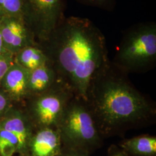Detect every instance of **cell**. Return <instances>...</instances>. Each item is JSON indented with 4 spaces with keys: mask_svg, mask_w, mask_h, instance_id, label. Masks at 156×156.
<instances>
[{
    "mask_svg": "<svg viewBox=\"0 0 156 156\" xmlns=\"http://www.w3.org/2000/svg\"><path fill=\"white\" fill-rule=\"evenodd\" d=\"M37 45L59 81L75 97L84 100L91 82L111 61L105 35L87 18L64 17L47 39Z\"/></svg>",
    "mask_w": 156,
    "mask_h": 156,
    "instance_id": "obj_1",
    "label": "cell"
},
{
    "mask_svg": "<svg viewBox=\"0 0 156 156\" xmlns=\"http://www.w3.org/2000/svg\"><path fill=\"white\" fill-rule=\"evenodd\" d=\"M128 75L110 61L90 84L86 101L104 139L123 137L129 130L156 122V105Z\"/></svg>",
    "mask_w": 156,
    "mask_h": 156,
    "instance_id": "obj_2",
    "label": "cell"
},
{
    "mask_svg": "<svg viewBox=\"0 0 156 156\" xmlns=\"http://www.w3.org/2000/svg\"><path fill=\"white\" fill-rule=\"evenodd\" d=\"M112 62L127 73H144L156 65V23H139L123 33Z\"/></svg>",
    "mask_w": 156,
    "mask_h": 156,
    "instance_id": "obj_3",
    "label": "cell"
},
{
    "mask_svg": "<svg viewBox=\"0 0 156 156\" xmlns=\"http://www.w3.org/2000/svg\"><path fill=\"white\" fill-rule=\"evenodd\" d=\"M57 128L64 147L91 155L104 145V138L87 102L74 97L62 116Z\"/></svg>",
    "mask_w": 156,
    "mask_h": 156,
    "instance_id": "obj_4",
    "label": "cell"
},
{
    "mask_svg": "<svg viewBox=\"0 0 156 156\" xmlns=\"http://www.w3.org/2000/svg\"><path fill=\"white\" fill-rule=\"evenodd\" d=\"M74 97L70 89L59 81L45 92L28 97L22 106L35 129L57 128Z\"/></svg>",
    "mask_w": 156,
    "mask_h": 156,
    "instance_id": "obj_5",
    "label": "cell"
},
{
    "mask_svg": "<svg viewBox=\"0 0 156 156\" xmlns=\"http://www.w3.org/2000/svg\"><path fill=\"white\" fill-rule=\"evenodd\" d=\"M64 0H22V18L37 44L49 37L65 17Z\"/></svg>",
    "mask_w": 156,
    "mask_h": 156,
    "instance_id": "obj_6",
    "label": "cell"
},
{
    "mask_svg": "<svg viewBox=\"0 0 156 156\" xmlns=\"http://www.w3.org/2000/svg\"><path fill=\"white\" fill-rule=\"evenodd\" d=\"M0 33L5 49L14 55L26 47L37 45L22 17H0Z\"/></svg>",
    "mask_w": 156,
    "mask_h": 156,
    "instance_id": "obj_7",
    "label": "cell"
},
{
    "mask_svg": "<svg viewBox=\"0 0 156 156\" xmlns=\"http://www.w3.org/2000/svg\"><path fill=\"white\" fill-rule=\"evenodd\" d=\"M0 126L15 135L19 142V154L28 156V146L35 129L22 104H14L0 119Z\"/></svg>",
    "mask_w": 156,
    "mask_h": 156,
    "instance_id": "obj_8",
    "label": "cell"
},
{
    "mask_svg": "<svg viewBox=\"0 0 156 156\" xmlns=\"http://www.w3.org/2000/svg\"><path fill=\"white\" fill-rule=\"evenodd\" d=\"M57 128L45 127L34 130L28 146V156H57L62 149Z\"/></svg>",
    "mask_w": 156,
    "mask_h": 156,
    "instance_id": "obj_9",
    "label": "cell"
},
{
    "mask_svg": "<svg viewBox=\"0 0 156 156\" xmlns=\"http://www.w3.org/2000/svg\"><path fill=\"white\" fill-rule=\"evenodd\" d=\"M30 71L14 62L0 82V87L16 104H23L28 97Z\"/></svg>",
    "mask_w": 156,
    "mask_h": 156,
    "instance_id": "obj_10",
    "label": "cell"
},
{
    "mask_svg": "<svg viewBox=\"0 0 156 156\" xmlns=\"http://www.w3.org/2000/svg\"><path fill=\"white\" fill-rule=\"evenodd\" d=\"M58 82L59 80L56 71L49 63L30 71L28 82V97L45 92Z\"/></svg>",
    "mask_w": 156,
    "mask_h": 156,
    "instance_id": "obj_11",
    "label": "cell"
},
{
    "mask_svg": "<svg viewBox=\"0 0 156 156\" xmlns=\"http://www.w3.org/2000/svg\"><path fill=\"white\" fill-rule=\"evenodd\" d=\"M117 146L131 156H156V136L144 134L121 140Z\"/></svg>",
    "mask_w": 156,
    "mask_h": 156,
    "instance_id": "obj_12",
    "label": "cell"
},
{
    "mask_svg": "<svg viewBox=\"0 0 156 156\" xmlns=\"http://www.w3.org/2000/svg\"><path fill=\"white\" fill-rule=\"evenodd\" d=\"M14 62L30 71L49 63L44 52L37 45L20 50L14 55Z\"/></svg>",
    "mask_w": 156,
    "mask_h": 156,
    "instance_id": "obj_13",
    "label": "cell"
},
{
    "mask_svg": "<svg viewBox=\"0 0 156 156\" xmlns=\"http://www.w3.org/2000/svg\"><path fill=\"white\" fill-rule=\"evenodd\" d=\"M19 142L15 135L0 126V156L19 154Z\"/></svg>",
    "mask_w": 156,
    "mask_h": 156,
    "instance_id": "obj_14",
    "label": "cell"
},
{
    "mask_svg": "<svg viewBox=\"0 0 156 156\" xmlns=\"http://www.w3.org/2000/svg\"><path fill=\"white\" fill-rule=\"evenodd\" d=\"M22 17V0H0V17Z\"/></svg>",
    "mask_w": 156,
    "mask_h": 156,
    "instance_id": "obj_15",
    "label": "cell"
},
{
    "mask_svg": "<svg viewBox=\"0 0 156 156\" xmlns=\"http://www.w3.org/2000/svg\"><path fill=\"white\" fill-rule=\"evenodd\" d=\"M84 5L95 7L106 11L112 12L116 5V0H75Z\"/></svg>",
    "mask_w": 156,
    "mask_h": 156,
    "instance_id": "obj_16",
    "label": "cell"
},
{
    "mask_svg": "<svg viewBox=\"0 0 156 156\" xmlns=\"http://www.w3.org/2000/svg\"><path fill=\"white\" fill-rule=\"evenodd\" d=\"M14 62V55L6 51L0 54V82Z\"/></svg>",
    "mask_w": 156,
    "mask_h": 156,
    "instance_id": "obj_17",
    "label": "cell"
},
{
    "mask_svg": "<svg viewBox=\"0 0 156 156\" xmlns=\"http://www.w3.org/2000/svg\"><path fill=\"white\" fill-rule=\"evenodd\" d=\"M14 103L0 87V119L8 111Z\"/></svg>",
    "mask_w": 156,
    "mask_h": 156,
    "instance_id": "obj_18",
    "label": "cell"
},
{
    "mask_svg": "<svg viewBox=\"0 0 156 156\" xmlns=\"http://www.w3.org/2000/svg\"><path fill=\"white\" fill-rule=\"evenodd\" d=\"M106 156H131L123 151L117 145H112L108 148Z\"/></svg>",
    "mask_w": 156,
    "mask_h": 156,
    "instance_id": "obj_19",
    "label": "cell"
},
{
    "mask_svg": "<svg viewBox=\"0 0 156 156\" xmlns=\"http://www.w3.org/2000/svg\"><path fill=\"white\" fill-rule=\"evenodd\" d=\"M57 156H90V155L84 152L73 150L63 146L61 153Z\"/></svg>",
    "mask_w": 156,
    "mask_h": 156,
    "instance_id": "obj_20",
    "label": "cell"
},
{
    "mask_svg": "<svg viewBox=\"0 0 156 156\" xmlns=\"http://www.w3.org/2000/svg\"><path fill=\"white\" fill-rule=\"evenodd\" d=\"M6 50L5 49L4 47V45H3V42H2V37H1V35L0 33V54L4 53L6 51Z\"/></svg>",
    "mask_w": 156,
    "mask_h": 156,
    "instance_id": "obj_21",
    "label": "cell"
},
{
    "mask_svg": "<svg viewBox=\"0 0 156 156\" xmlns=\"http://www.w3.org/2000/svg\"><path fill=\"white\" fill-rule=\"evenodd\" d=\"M27 156V155H22V154H18V156Z\"/></svg>",
    "mask_w": 156,
    "mask_h": 156,
    "instance_id": "obj_22",
    "label": "cell"
}]
</instances>
